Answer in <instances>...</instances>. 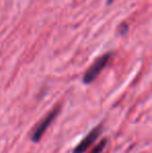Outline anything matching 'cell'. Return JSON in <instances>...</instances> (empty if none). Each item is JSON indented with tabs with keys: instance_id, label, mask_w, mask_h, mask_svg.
Masks as SVG:
<instances>
[{
	"instance_id": "6da1fadb",
	"label": "cell",
	"mask_w": 152,
	"mask_h": 153,
	"mask_svg": "<svg viewBox=\"0 0 152 153\" xmlns=\"http://www.w3.org/2000/svg\"><path fill=\"white\" fill-rule=\"evenodd\" d=\"M59 111H61V106L56 105L54 108L51 109V111L36 125L33 132H31V134H30V140L33 143H39V142L41 141V139L43 137L44 133L46 132L48 127L50 126V124L54 121L55 118L59 116Z\"/></svg>"
},
{
	"instance_id": "7a4b0ae2",
	"label": "cell",
	"mask_w": 152,
	"mask_h": 153,
	"mask_svg": "<svg viewBox=\"0 0 152 153\" xmlns=\"http://www.w3.org/2000/svg\"><path fill=\"white\" fill-rule=\"evenodd\" d=\"M110 55H112L110 53H105V54L98 57V59L92 64V66L87 69V72L83 75V78H82L83 83L89 85V83L93 82V81L97 78V76L100 74V72H101V71L105 68L106 65H108V62L110 59Z\"/></svg>"
},
{
	"instance_id": "3957f363",
	"label": "cell",
	"mask_w": 152,
	"mask_h": 153,
	"mask_svg": "<svg viewBox=\"0 0 152 153\" xmlns=\"http://www.w3.org/2000/svg\"><path fill=\"white\" fill-rule=\"evenodd\" d=\"M102 130H103L102 125H98L95 128L92 129V130L81 140L80 143L76 146L75 149L73 150V153H85L96 141H97L98 137L101 135Z\"/></svg>"
},
{
	"instance_id": "277c9868",
	"label": "cell",
	"mask_w": 152,
	"mask_h": 153,
	"mask_svg": "<svg viewBox=\"0 0 152 153\" xmlns=\"http://www.w3.org/2000/svg\"><path fill=\"white\" fill-rule=\"evenodd\" d=\"M106 143H108L106 140H103L102 142H100V143L93 149L92 153H102L104 150V148H105V146H106Z\"/></svg>"
}]
</instances>
